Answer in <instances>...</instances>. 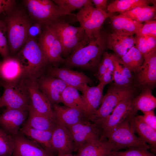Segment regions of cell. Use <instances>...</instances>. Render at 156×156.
Listing matches in <instances>:
<instances>
[{"instance_id": "cell-1", "label": "cell", "mask_w": 156, "mask_h": 156, "mask_svg": "<svg viewBox=\"0 0 156 156\" xmlns=\"http://www.w3.org/2000/svg\"><path fill=\"white\" fill-rule=\"evenodd\" d=\"M105 45L104 40L101 35L92 38L85 35L74 48L71 54L65 60L66 66L87 68L96 67L99 64Z\"/></svg>"}, {"instance_id": "cell-2", "label": "cell", "mask_w": 156, "mask_h": 156, "mask_svg": "<svg viewBox=\"0 0 156 156\" xmlns=\"http://www.w3.org/2000/svg\"><path fill=\"white\" fill-rule=\"evenodd\" d=\"M15 57L23 69L22 79L36 81L42 76L48 63L38 43L34 38H29Z\"/></svg>"}, {"instance_id": "cell-3", "label": "cell", "mask_w": 156, "mask_h": 156, "mask_svg": "<svg viewBox=\"0 0 156 156\" xmlns=\"http://www.w3.org/2000/svg\"><path fill=\"white\" fill-rule=\"evenodd\" d=\"M134 90L131 86L123 87L116 85L114 83L111 84L103 96L100 106L90 117L89 120L99 126L120 101L134 94Z\"/></svg>"}, {"instance_id": "cell-4", "label": "cell", "mask_w": 156, "mask_h": 156, "mask_svg": "<svg viewBox=\"0 0 156 156\" xmlns=\"http://www.w3.org/2000/svg\"><path fill=\"white\" fill-rule=\"evenodd\" d=\"M128 115L106 136L112 146V151H118L122 148L133 147L150 149V146L137 136L131 129Z\"/></svg>"}, {"instance_id": "cell-5", "label": "cell", "mask_w": 156, "mask_h": 156, "mask_svg": "<svg viewBox=\"0 0 156 156\" xmlns=\"http://www.w3.org/2000/svg\"><path fill=\"white\" fill-rule=\"evenodd\" d=\"M30 15L37 20L50 25L70 14L50 0L24 1Z\"/></svg>"}, {"instance_id": "cell-6", "label": "cell", "mask_w": 156, "mask_h": 156, "mask_svg": "<svg viewBox=\"0 0 156 156\" xmlns=\"http://www.w3.org/2000/svg\"><path fill=\"white\" fill-rule=\"evenodd\" d=\"M4 22L8 42L11 53L14 55L29 38L28 30L30 25L24 16L18 13L10 16Z\"/></svg>"}, {"instance_id": "cell-7", "label": "cell", "mask_w": 156, "mask_h": 156, "mask_svg": "<svg viewBox=\"0 0 156 156\" xmlns=\"http://www.w3.org/2000/svg\"><path fill=\"white\" fill-rule=\"evenodd\" d=\"M110 14L94 8L92 4L86 5L80 10L76 16L86 35L98 37L101 36L100 31L103 22Z\"/></svg>"}, {"instance_id": "cell-8", "label": "cell", "mask_w": 156, "mask_h": 156, "mask_svg": "<svg viewBox=\"0 0 156 156\" xmlns=\"http://www.w3.org/2000/svg\"><path fill=\"white\" fill-rule=\"evenodd\" d=\"M4 91L0 97V108L27 110L29 97L22 80L12 83L2 82Z\"/></svg>"}, {"instance_id": "cell-9", "label": "cell", "mask_w": 156, "mask_h": 156, "mask_svg": "<svg viewBox=\"0 0 156 156\" xmlns=\"http://www.w3.org/2000/svg\"><path fill=\"white\" fill-rule=\"evenodd\" d=\"M53 28L62 47V54L67 56L83 38L85 34L81 26L75 27L60 20L50 25Z\"/></svg>"}, {"instance_id": "cell-10", "label": "cell", "mask_w": 156, "mask_h": 156, "mask_svg": "<svg viewBox=\"0 0 156 156\" xmlns=\"http://www.w3.org/2000/svg\"><path fill=\"white\" fill-rule=\"evenodd\" d=\"M45 27L38 43L48 62L55 65L64 62L61 56L62 45L56 32L51 25Z\"/></svg>"}, {"instance_id": "cell-11", "label": "cell", "mask_w": 156, "mask_h": 156, "mask_svg": "<svg viewBox=\"0 0 156 156\" xmlns=\"http://www.w3.org/2000/svg\"><path fill=\"white\" fill-rule=\"evenodd\" d=\"M30 100V105L37 112L44 115L55 123L57 120L50 102L40 89L36 81L22 79Z\"/></svg>"}, {"instance_id": "cell-12", "label": "cell", "mask_w": 156, "mask_h": 156, "mask_svg": "<svg viewBox=\"0 0 156 156\" xmlns=\"http://www.w3.org/2000/svg\"><path fill=\"white\" fill-rule=\"evenodd\" d=\"M51 145L53 153L72 154L77 151L72 135L67 128L57 121L53 131Z\"/></svg>"}, {"instance_id": "cell-13", "label": "cell", "mask_w": 156, "mask_h": 156, "mask_svg": "<svg viewBox=\"0 0 156 156\" xmlns=\"http://www.w3.org/2000/svg\"><path fill=\"white\" fill-rule=\"evenodd\" d=\"M67 128L72 135L77 150L79 147L88 142L104 137L99 127L89 120L80 122Z\"/></svg>"}, {"instance_id": "cell-14", "label": "cell", "mask_w": 156, "mask_h": 156, "mask_svg": "<svg viewBox=\"0 0 156 156\" xmlns=\"http://www.w3.org/2000/svg\"><path fill=\"white\" fill-rule=\"evenodd\" d=\"M49 76L60 79L68 86L81 91L84 87L92 83V80L81 72L68 68L51 67L48 70Z\"/></svg>"}, {"instance_id": "cell-15", "label": "cell", "mask_w": 156, "mask_h": 156, "mask_svg": "<svg viewBox=\"0 0 156 156\" xmlns=\"http://www.w3.org/2000/svg\"><path fill=\"white\" fill-rule=\"evenodd\" d=\"M12 136L14 143L12 156H52L54 155L19 132Z\"/></svg>"}, {"instance_id": "cell-16", "label": "cell", "mask_w": 156, "mask_h": 156, "mask_svg": "<svg viewBox=\"0 0 156 156\" xmlns=\"http://www.w3.org/2000/svg\"><path fill=\"white\" fill-rule=\"evenodd\" d=\"M134 97L132 94L120 101L115 107L106 120L99 127L102 131L103 136L106 135L115 128L129 114L132 101Z\"/></svg>"}, {"instance_id": "cell-17", "label": "cell", "mask_w": 156, "mask_h": 156, "mask_svg": "<svg viewBox=\"0 0 156 156\" xmlns=\"http://www.w3.org/2000/svg\"><path fill=\"white\" fill-rule=\"evenodd\" d=\"M144 60L137 73V82L144 89H152L156 83V49L144 56Z\"/></svg>"}, {"instance_id": "cell-18", "label": "cell", "mask_w": 156, "mask_h": 156, "mask_svg": "<svg viewBox=\"0 0 156 156\" xmlns=\"http://www.w3.org/2000/svg\"><path fill=\"white\" fill-rule=\"evenodd\" d=\"M42 93L51 104L61 102L62 94L67 86L60 79L48 75H42L36 81Z\"/></svg>"}, {"instance_id": "cell-19", "label": "cell", "mask_w": 156, "mask_h": 156, "mask_svg": "<svg viewBox=\"0 0 156 156\" xmlns=\"http://www.w3.org/2000/svg\"><path fill=\"white\" fill-rule=\"evenodd\" d=\"M28 110L6 108L0 115V126L12 136L19 133L20 126L25 121Z\"/></svg>"}, {"instance_id": "cell-20", "label": "cell", "mask_w": 156, "mask_h": 156, "mask_svg": "<svg viewBox=\"0 0 156 156\" xmlns=\"http://www.w3.org/2000/svg\"><path fill=\"white\" fill-rule=\"evenodd\" d=\"M128 118L131 128L138 137L145 143L148 144L151 153L156 152V130L140 119L136 115L129 114Z\"/></svg>"}, {"instance_id": "cell-21", "label": "cell", "mask_w": 156, "mask_h": 156, "mask_svg": "<svg viewBox=\"0 0 156 156\" xmlns=\"http://www.w3.org/2000/svg\"><path fill=\"white\" fill-rule=\"evenodd\" d=\"M104 86L99 83L96 86H89L88 85L83 88L81 95L85 105L87 115L89 120L91 116L98 109L103 97V91Z\"/></svg>"}, {"instance_id": "cell-22", "label": "cell", "mask_w": 156, "mask_h": 156, "mask_svg": "<svg viewBox=\"0 0 156 156\" xmlns=\"http://www.w3.org/2000/svg\"><path fill=\"white\" fill-rule=\"evenodd\" d=\"M23 71L15 57L9 56L0 62V78L3 82L12 83L23 79Z\"/></svg>"}, {"instance_id": "cell-23", "label": "cell", "mask_w": 156, "mask_h": 156, "mask_svg": "<svg viewBox=\"0 0 156 156\" xmlns=\"http://www.w3.org/2000/svg\"><path fill=\"white\" fill-rule=\"evenodd\" d=\"M53 107L57 121L67 128L83 121L89 120L86 114L79 109L57 104L53 105Z\"/></svg>"}, {"instance_id": "cell-24", "label": "cell", "mask_w": 156, "mask_h": 156, "mask_svg": "<svg viewBox=\"0 0 156 156\" xmlns=\"http://www.w3.org/2000/svg\"><path fill=\"white\" fill-rule=\"evenodd\" d=\"M77 156H107L112 151V145L104 137L90 141L77 150Z\"/></svg>"}, {"instance_id": "cell-25", "label": "cell", "mask_w": 156, "mask_h": 156, "mask_svg": "<svg viewBox=\"0 0 156 156\" xmlns=\"http://www.w3.org/2000/svg\"><path fill=\"white\" fill-rule=\"evenodd\" d=\"M113 32L119 34L138 35L143 24L137 23L120 14L109 17Z\"/></svg>"}, {"instance_id": "cell-26", "label": "cell", "mask_w": 156, "mask_h": 156, "mask_svg": "<svg viewBox=\"0 0 156 156\" xmlns=\"http://www.w3.org/2000/svg\"><path fill=\"white\" fill-rule=\"evenodd\" d=\"M133 35L119 34L113 32L108 36V47L114 52L117 57L121 58L135 44Z\"/></svg>"}, {"instance_id": "cell-27", "label": "cell", "mask_w": 156, "mask_h": 156, "mask_svg": "<svg viewBox=\"0 0 156 156\" xmlns=\"http://www.w3.org/2000/svg\"><path fill=\"white\" fill-rule=\"evenodd\" d=\"M156 107V98L151 89H144L139 95L133 99L129 114L136 115L138 111L142 112L153 109Z\"/></svg>"}, {"instance_id": "cell-28", "label": "cell", "mask_w": 156, "mask_h": 156, "mask_svg": "<svg viewBox=\"0 0 156 156\" xmlns=\"http://www.w3.org/2000/svg\"><path fill=\"white\" fill-rule=\"evenodd\" d=\"M53 130H43L34 129L25 124L19 130V133L38 144L53 154L51 140Z\"/></svg>"}, {"instance_id": "cell-29", "label": "cell", "mask_w": 156, "mask_h": 156, "mask_svg": "<svg viewBox=\"0 0 156 156\" xmlns=\"http://www.w3.org/2000/svg\"><path fill=\"white\" fill-rule=\"evenodd\" d=\"M156 8L155 5L138 7L129 11L120 13L138 23L155 20Z\"/></svg>"}, {"instance_id": "cell-30", "label": "cell", "mask_w": 156, "mask_h": 156, "mask_svg": "<svg viewBox=\"0 0 156 156\" xmlns=\"http://www.w3.org/2000/svg\"><path fill=\"white\" fill-rule=\"evenodd\" d=\"M29 117L25 124L31 128L38 129L53 130L56 123L47 116L34 110L29 105L28 107Z\"/></svg>"}, {"instance_id": "cell-31", "label": "cell", "mask_w": 156, "mask_h": 156, "mask_svg": "<svg viewBox=\"0 0 156 156\" xmlns=\"http://www.w3.org/2000/svg\"><path fill=\"white\" fill-rule=\"evenodd\" d=\"M144 60L143 55L135 45L122 57H119L121 64L132 72L137 73L140 70Z\"/></svg>"}, {"instance_id": "cell-32", "label": "cell", "mask_w": 156, "mask_h": 156, "mask_svg": "<svg viewBox=\"0 0 156 156\" xmlns=\"http://www.w3.org/2000/svg\"><path fill=\"white\" fill-rule=\"evenodd\" d=\"M155 0H116L111 3L107 6L109 13L118 12L120 13L131 10L138 7L149 5L154 3Z\"/></svg>"}, {"instance_id": "cell-33", "label": "cell", "mask_w": 156, "mask_h": 156, "mask_svg": "<svg viewBox=\"0 0 156 156\" xmlns=\"http://www.w3.org/2000/svg\"><path fill=\"white\" fill-rule=\"evenodd\" d=\"M61 102L67 107L78 109L84 112L87 116L81 96L76 89L67 86L62 94Z\"/></svg>"}, {"instance_id": "cell-34", "label": "cell", "mask_w": 156, "mask_h": 156, "mask_svg": "<svg viewBox=\"0 0 156 156\" xmlns=\"http://www.w3.org/2000/svg\"><path fill=\"white\" fill-rule=\"evenodd\" d=\"M135 47L144 56L156 49V38L135 35Z\"/></svg>"}, {"instance_id": "cell-35", "label": "cell", "mask_w": 156, "mask_h": 156, "mask_svg": "<svg viewBox=\"0 0 156 156\" xmlns=\"http://www.w3.org/2000/svg\"><path fill=\"white\" fill-rule=\"evenodd\" d=\"M14 148L12 136L0 127V156H12Z\"/></svg>"}, {"instance_id": "cell-36", "label": "cell", "mask_w": 156, "mask_h": 156, "mask_svg": "<svg viewBox=\"0 0 156 156\" xmlns=\"http://www.w3.org/2000/svg\"><path fill=\"white\" fill-rule=\"evenodd\" d=\"M57 6L71 14V12L77 9L81 10L85 5L92 4L89 0H54L53 1Z\"/></svg>"}, {"instance_id": "cell-37", "label": "cell", "mask_w": 156, "mask_h": 156, "mask_svg": "<svg viewBox=\"0 0 156 156\" xmlns=\"http://www.w3.org/2000/svg\"><path fill=\"white\" fill-rule=\"evenodd\" d=\"M7 37V27L4 21L0 20V53L3 59L9 56Z\"/></svg>"}, {"instance_id": "cell-38", "label": "cell", "mask_w": 156, "mask_h": 156, "mask_svg": "<svg viewBox=\"0 0 156 156\" xmlns=\"http://www.w3.org/2000/svg\"><path fill=\"white\" fill-rule=\"evenodd\" d=\"M123 151H112L115 156H156L148 151V149L137 147L128 148Z\"/></svg>"}, {"instance_id": "cell-39", "label": "cell", "mask_w": 156, "mask_h": 156, "mask_svg": "<svg viewBox=\"0 0 156 156\" xmlns=\"http://www.w3.org/2000/svg\"><path fill=\"white\" fill-rule=\"evenodd\" d=\"M138 35L156 38V20H150L145 22L143 24Z\"/></svg>"}, {"instance_id": "cell-40", "label": "cell", "mask_w": 156, "mask_h": 156, "mask_svg": "<svg viewBox=\"0 0 156 156\" xmlns=\"http://www.w3.org/2000/svg\"><path fill=\"white\" fill-rule=\"evenodd\" d=\"M118 57L115 54L104 52L101 63L107 69V71L113 74L115 70V63Z\"/></svg>"}, {"instance_id": "cell-41", "label": "cell", "mask_w": 156, "mask_h": 156, "mask_svg": "<svg viewBox=\"0 0 156 156\" xmlns=\"http://www.w3.org/2000/svg\"><path fill=\"white\" fill-rule=\"evenodd\" d=\"M142 115L138 117L147 125L156 130V116L153 110L143 112Z\"/></svg>"}, {"instance_id": "cell-42", "label": "cell", "mask_w": 156, "mask_h": 156, "mask_svg": "<svg viewBox=\"0 0 156 156\" xmlns=\"http://www.w3.org/2000/svg\"><path fill=\"white\" fill-rule=\"evenodd\" d=\"M113 77L114 83L118 86L128 87L132 84V81L125 77L120 72L116 70H115Z\"/></svg>"}, {"instance_id": "cell-43", "label": "cell", "mask_w": 156, "mask_h": 156, "mask_svg": "<svg viewBox=\"0 0 156 156\" xmlns=\"http://www.w3.org/2000/svg\"><path fill=\"white\" fill-rule=\"evenodd\" d=\"M14 1L12 0H0V14L8 12L13 7Z\"/></svg>"}, {"instance_id": "cell-44", "label": "cell", "mask_w": 156, "mask_h": 156, "mask_svg": "<svg viewBox=\"0 0 156 156\" xmlns=\"http://www.w3.org/2000/svg\"><path fill=\"white\" fill-rule=\"evenodd\" d=\"M40 27L38 24L29 26L28 30L29 38H34L40 34Z\"/></svg>"}, {"instance_id": "cell-45", "label": "cell", "mask_w": 156, "mask_h": 156, "mask_svg": "<svg viewBox=\"0 0 156 156\" xmlns=\"http://www.w3.org/2000/svg\"><path fill=\"white\" fill-rule=\"evenodd\" d=\"M99 83L104 86L107 84L111 83L113 80V74L107 71L98 79Z\"/></svg>"}, {"instance_id": "cell-46", "label": "cell", "mask_w": 156, "mask_h": 156, "mask_svg": "<svg viewBox=\"0 0 156 156\" xmlns=\"http://www.w3.org/2000/svg\"><path fill=\"white\" fill-rule=\"evenodd\" d=\"M96 6V8L105 11L107 7L106 4L107 0H91Z\"/></svg>"}, {"instance_id": "cell-47", "label": "cell", "mask_w": 156, "mask_h": 156, "mask_svg": "<svg viewBox=\"0 0 156 156\" xmlns=\"http://www.w3.org/2000/svg\"><path fill=\"white\" fill-rule=\"evenodd\" d=\"M120 72L125 77L132 81V72L127 67L122 66L121 64Z\"/></svg>"}, {"instance_id": "cell-48", "label": "cell", "mask_w": 156, "mask_h": 156, "mask_svg": "<svg viewBox=\"0 0 156 156\" xmlns=\"http://www.w3.org/2000/svg\"><path fill=\"white\" fill-rule=\"evenodd\" d=\"M107 71V70L106 68L102 64L100 63L99 66L98 71L95 76L98 79Z\"/></svg>"}, {"instance_id": "cell-49", "label": "cell", "mask_w": 156, "mask_h": 156, "mask_svg": "<svg viewBox=\"0 0 156 156\" xmlns=\"http://www.w3.org/2000/svg\"><path fill=\"white\" fill-rule=\"evenodd\" d=\"M52 156H77V154L73 155L72 154H58L57 155H53Z\"/></svg>"}, {"instance_id": "cell-50", "label": "cell", "mask_w": 156, "mask_h": 156, "mask_svg": "<svg viewBox=\"0 0 156 156\" xmlns=\"http://www.w3.org/2000/svg\"><path fill=\"white\" fill-rule=\"evenodd\" d=\"M107 156H115L112 151L109 155Z\"/></svg>"}, {"instance_id": "cell-51", "label": "cell", "mask_w": 156, "mask_h": 156, "mask_svg": "<svg viewBox=\"0 0 156 156\" xmlns=\"http://www.w3.org/2000/svg\"><path fill=\"white\" fill-rule=\"evenodd\" d=\"M1 83H2V82L1 81H0V85L1 84Z\"/></svg>"}, {"instance_id": "cell-52", "label": "cell", "mask_w": 156, "mask_h": 156, "mask_svg": "<svg viewBox=\"0 0 156 156\" xmlns=\"http://www.w3.org/2000/svg\"></svg>"}]
</instances>
